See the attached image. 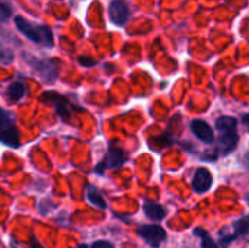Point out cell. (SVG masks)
I'll return each instance as SVG.
<instances>
[{
	"instance_id": "6da1fadb",
	"label": "cell",
	"mask_w": 249,
	"mask_h": 248,
	"mask_svg": "<svg viewBox=\"0 0 249 248\" xmlns=\"http://www.w3.org/2000/svg\"><path fill=\"white\" fill-rule=\"evenodd\" d=\"M15 25L19 32H22L28 39H31L35 44H39L45 48H51L54 45V37L53 31L45 25H32L22 16L15 18Z\"/></svg>"
},
{
	"instance_id": "7a4b0ae2",
	"label": "cell",
	"mask_w": 249,
	"mask_h": 248,
	"mask_svg": "<svg viewBox=\"0 0 249 248\" xmlns=\"http://www.w3.org/2000/svg\"><path fill=\"white\" fill-rule=\"evenodd\" d=\"M217 132H219V143L223 153L232 152L239 140L238 136V121L233 117H220L216 123Z\"/></svg>"
},
{
	"instance_id": "3957f363",
	"label": "cell",
	"mask_w": 249,
	"mask_h": 248,
	"mask_svg": "<svg viewBox=\"0 0 249 248\" xmlns=\"http://www.w3.org/2000/svg\"><path fill=\"white\" fill-rule=\"evenodd\" d=\"M0 142L10 148H19L20 145L13 115L3 108H0Z\"/></svg>"
},
{
	"instance_id": "277c9868",
	"label": "cell",
	"mask_w": 249,
	"mask_h": 248,
	"mask_svg": "<svg viewBox=\"0 0 249 248\" xmlns=\"http://www.w3.org/2000/svg\"><path fill=\"white\" fill-rule=\"evenodd\" d=\"M28 60V64L36 70V73H39V76L42 77V80H45L47 83H53L57 76V64L54 60H38V58H31L29 56H25Z\"/></svg>"
},
{
	"instance_id": "5b68a950",
	"label": "cell",
	"mask_w": 249,
	"mask_h": 248,
	"mask_svg": "<svg viewBox=\"0 0 249 248\" xmlns=\"http://www.w3.org/2000/svg\"><path fill=\"white\" fill-rule=\"evenodd\" d=\"M139 235L152 247H159L166 240V231L159 225H144L139 229Z\"/></svg>"
},
{
	"instance_id": "8992f818",
	"label": "cell",
	"mask_w": 249,
	"mask_h": 248,
	"mask_svg": "<svg viewBox=\"0 0 249 248\" xmlns=\"http://www.w3.org/2000/svg\"><path fill=\"white\" fill-rule=\"evenodd\" d=\"M109 18L115 25H124L130 18V9L123 0H112L109 3Z\"/></svg>"
},
{
	"instance_id": "52a82bcc",
	"label": "cell",
	"mask_w": 249,
	"mask_h": 248,
	"mask_svg": "<svg viewBox=\"0 0 249 248\" xmlns=\"http://www.w3.org/2000/svg\"><path fill=\"white\" fill-rule=\"evenodd\" d=\"M213 184V177H212V172L207 170V168H198L194 174V178H193V189L196 193H206L210 190Z\"/></svg>"
},
{
	"instance_id": "ba28073f",
	"label": "cell",
	"mask_w": 249,
	"mask_h": 248,
	"mask_svg": "<svg viewBox=\"0 0 249 248\" xmlns=\"http://www.w3.org/2000/svg\"><path fill=\"white\" fill-rule=\"evenodd\" d=\"M41 102H47V104L54 105V108L57 110L58 115L63 117L64 120H66V117L69 115L67 99L63 98L60 94H55V92H45V94H42V96H41Z\"/></svg>"
},
{
	"instance_id": "9c48e42d",
	"label": "cell",
	"mask_w": 249,
	"mask_h": 248,
	"mask_svg": "<svg viewBox=\"0 0 249 248\" xmlns=\"http://www.w3.org/2000/svg\"><path fill=\"white\" fill-rule=\"evenodd\" d=\"M127 161V156L125 153L121 151V149H117V148H111L105 156V159L102 161V164L96 168V172H102V168H117L120 165H123L124 162Z\"/></svg>"
},
{
	"instance_id": "30bf717a",
	"label": "cell",
	"mask_w": 249,
	"mask_h": 248,
	"mask_svg": "<svg viewBox=\"0 0 249 248\" xmlns=\"http://www.w3.org/2000/svg\"><path fill=\"white\" fill-rule=\"evenodd\" d=\"M191 130L204 143H212L213 139H214V134H213L212 127L206 121H203V120H194V121H191Z\"/></svg>"
},
{
	"instance_id": "8fae6325",
	"label": "cell",
	"mask_w": 249,
	"mask_h": 248,
	"mask_svg": "<svg viewBox=\"0 0 249 248\" xmlns=\"http://www.w3.org/2000/svg\"><path fill=\"white\" fill-rule=\"evenodd\" d=\"M143 210H144V213H146V216H147L149 219L156 221V222L162 221V219L165 218V215H166L165 208L160 206V205L156 203V202H144Z\"/></svg>"
},
{
	"instance_id": "7c38bea8",
	"label": "cell",
	"mask_w": 249,
	"mask_h": 248,
	"mask_svg": "<svg viewBox=\"0 0 249 248\" xmlns=\"http://www.w3.org/2000/svg\"><path fill=\"white\" fill-rule=\"evenodd\" d=\"M26 86L22 82H13L6 88V96L10 102H18L26 95Z\"/></svg>"
},
{
	"instance_id": "4fadbf2b",
	"label": "cell",
	"mask_w": 249,
	"mask_h": 248,
	"mask_svg": "<svg viewBox=\"0 0 249 248\" xmlns=\"http://www.w3.org/2000/svg\"><path fill=\"white\" fill-rule=\"evenodd\" d=\"M86 196H88V200L92 205H95L96 208H99V209H105L107 208L105 200L102 199V196L99 194V191L95 187H88V194Z\"/></svg>"
},
{
	"instance_id": "5bb4252c",
	"label": "cell",
	"mask_w": 249,
	"mask_h": 248,
	"mask_svg": "<svg viewBox=\"0 0 249 248\" xmlns=\"http://www.w3.org/2000/svg\"><path fill=\"white\" fill-rule=\"evenodd\" d=\"M196 235H198V237H201V247L203 248H219L217 247V244H216V241L206 232V231H203V229H200V228H197L196 231Z\"/></svg>"
},
{
	"instance_id": "9a60e30c",
	"label": "cell",
	"mask_w": 249,
	"mask_h": 248,
	"mask_svg": "<svg viewBox=\"0 0 249 248\" xmlns=\"http://www.w3.org/2000/svg\"><path fill=\"white\" fill-rule=\"evenodd\" d=\"M13 58H15L13 51H12L9 47L0 44V61H1L3 64H10V63L13 61Z\"/></svg>"
},
{
	"instance_id": "2e32d148",
	"label": "cell",
	"mask_w": 249,
	"mask_h": 248,
	"mask_svg": "<svg viewBox=\"0 0 249 248\" xmlns=\"http://www.w3.org/2000/svg\"><path fill=\"white\" fill-rule=\"evenodd\" d=\"M235 229H236V234L238 235H245L249 232V216H245L242 219H239L236 224H235Z\"/></svg>"
},
{
	"instance_id": "e0dca14e",
	"label": "cell",
	"mask_w": 249,
	"mask_h": 248,
	"mask_svg": "<svg viewBox=\"0 0 249 248\" xmlns=\"http://www.w3.org/2000/svg\"><path fill=\"white\" fill-rule=\"evenodd\" d=\"M10 16H12V9L6 3L0 1V23H6L10 19Z\"/></svg>"
},
{
	"instance_id": "ac0fdd59",
	"label": "cell",
	"mask_w": 249,
	"mask_h": 248,
	"mask_svg": "<svg viewBox=\"0 0 249 248\" xmlns=\"http://www.w3.org/2000/svg\"><path fill=\"white\" fill-rule=\"evenodd\" d=\"M90 248H114V246L109 244L108 241H96V243L92 244Z\"/></svg>"
},
{
	"instance_id": "d6986e66",
	"label": "cell",
	"mask_w": 249,
	"mask_h": 248,
	"mask_svg": "<svg viewBox=\"0 0 249 248\" xmlns=\"http://www.w3.org/2000/svg\"><path fill=\"white\" fill-rule=\"evenodd\" d=\"M29 244H31V247H32V248H42V247H41V244H39V243L36 241V238H34V237L31 238Z\"/></svg>"
},
{
	"instance_id": "ffe728a7",
	"label": "cell",
	"mask_w": 249,
	"mask_h": 248,
	"mask_svg": "<svg viewBox=\"0 0 249 248\" xmlns=\"http://www.w3.org/2000/svg\"><path fill=\"white\" fill-rule=\"evenodd\" d=\"M244 124L247 126V129H248L249 132V114H245V115H244Z\"/></svg>"
},
{
	"instance_id": "44dd1931",
	"label": "cell",
	"mask_w": 249,
	"mask_h": 248,
	"mask_svg": "<svg viewBox=\"0 0 249 248\" xmlns=\"http://www.w3.org/2000/svg\"><path fill=\"white\" fill-rule=\"evenodd\" d=\"M244 164H245V167L249 170V153H247V155L244 156Z\"/></svg>"
},
{
	"instance_id": "7402d4cb",
	"label": "cell",
	"mask_w": 249,
	"mask_h": 248,
	"mask_svg": "<svg viewBox=\"0 0 249 248\" xmlns=\"http://www.w3.org/2000/svg\"><path fill=\"white\" fill-rule=\"evenodd\" d=\"M76 248H88V247H86V246H83V244H82V246H77V247H76Z\"/></svg>"
},
{
	"instance_id": "603a6c76",
	"label": "cell",
	"mask_w": 249,
	"mask_h": 248,
	"mask_svg": "<svg viewBox=\"0 0 249 248\" xmlns=\"http://www.w3.org/2000/svg\"><path fill=\"white\" fill-rule=\"evenodd\" d=\"M12 248H16V247H12Z\"/></svg>"
}]
</instances>
